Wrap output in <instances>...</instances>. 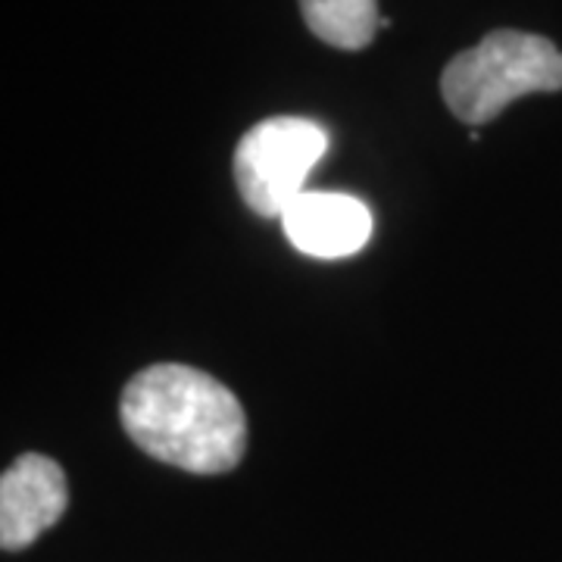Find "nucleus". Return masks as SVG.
I'll list each match as a JSON object with an SVG mask.
<instances>
[{"instance_id": "obj_4", "label": "nucleus", "mask_w": 562, "mask_h": 562, "mask_svg": "<svg viewBox=\"0 0 562 562\" xmlns=\"http://www.w3.org/2000/svg\"><path fill=\"white\" fill-rule=\"evenodd\" d=\"M66 475L54 460L25 453L0 479V547L22 550L35 543L66 513Z\"/></svg>"}, {"instance_id": "obj_3", "label": "nucleus", "mask_w": 562, "mask_h": 562, "mask_svg": "<svg viewBox=\"0 0 562 562\" xmlns=\"http://www.w3.org/2000/svg\"><path fill=\"white\" fill-rule=\"evenodd\" d=\"M328 150V132L301 116L257 122L235 147V181L260 216H279L306 191V179Z\"/></svg>"}, {"instance_id": "obj_6", "label": "nucleus", "mask_w": 562, "mask_h": 562, "mask_svg": "<svg viewBox=\"0 0 562 562\" xmlns=\"http://www.w3.org/2000/svg\"><path fill=\"white\" fill-rule=\"evenodd\" d=\"M306 29L338 50H362L382 29L375 0H301Z\"/></svg>"}, {"instance_id": "obj_1", "label": "nucleus", "mask_w": 562, "mask_h": 562, "mask_svg": "<svg viewBox=\"0 0 562 562\" xmlns=\"http://www.w3.org/2000/svg\"><path fill=\"white\" fill-rule=\"evenodd\" d=\"M120 419L147 457L194 475L232 472L247 447L238 397L181 362L150 366L125 384Z\"/></svg>"}, {"instance_id": "obj_5", "label": "nucleus", "mask_w": 562, "mask_h": 562, "mask_svg": "<svg viewBox=\"0 0 562 562\" xmlns=\"http://www.w3.org/2000/svg\"><path fill=\"white\" fill-rule=\"evenodd\" d=\"M284 238L306 257L344 260L360 254L372 238L369 206L350 194L335 191H303L297 201L281 213Z\"/></svg>"}, {"instance_id": "obj_2", "label": "nucleus", "mask_w": 562, "mask_h": 562, "mask_svg": "<svg viewBox=\"0 0 562 562\" xmlns=\"http://www.w3.org/2000/svg\"><path fill=\"white\" fill-rule=\"evenodd\" d=\"M535 91H562V50L516 29L487 32L447 63L441 76L450 113L472 128L497 120L509 103Z\"/></svg>"}]
</instances>
